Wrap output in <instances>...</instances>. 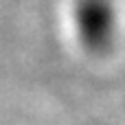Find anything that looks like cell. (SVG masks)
Returning a JSON list of instances; mask_svg holds the SVG:
<instances>
[{
    "instance_id": "1",
    "label": "cell",
    "mask_w": 125,
    "mask_h": 125,
    "mask_svg": "<svg viewBox=\"0 0 125 125\" xmlns=\"http://www.w3.org/2000/svg\"><path fill=\"white\" fill-rule=\"evenodd\" d=\"M70 22L81 48L90 55H105L119 37L116 0H73Z\"/></svg>"
}]
</instances>
